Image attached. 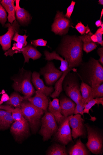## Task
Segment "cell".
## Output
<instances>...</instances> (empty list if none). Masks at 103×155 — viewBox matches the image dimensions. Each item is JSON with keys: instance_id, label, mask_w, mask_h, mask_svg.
Here are the masks:
<instances>
[{"instance_id": "obj_1", "label": "cell", "mask_w": 103, "mask_h": 155, "mask_svg": "<svg viewBox=\"0 0 103 155\" xmlns=\"http://www.w3.org/2000/svg\"><path fill=\"white\" fill-rule=\"evenodd\" d=\"M64 36L56 48L57 52L65 58L69 68L79 67L83 62V42L79 36Z\"/></svg>"}, {"instance_id": "obj_2", "label": "cell", "mask_w": 103, "mask_h": 155, "mask_svg": "<svg viewBox=\"0 0 103 155\" xmlns=\"http://www.w3.org/2000/svg\"><path fill=\"white\" fill-rule=\"evenodd\" d=\"M77 74L82 81L92 88L103 83V67L97 60L91 58L79 66Z\"/></svg>"}, {"instance_id": "obj_3", "label": "cell", "mask_w": 103, "mask_h": 155, "mask_svg": "<svg viewBox=\"0 0 103 155\" xmlns=\"http://www.w3.org/2000/svg\"><path fill=\"white\" fill-rule=\"evenodd\" d=\"M88 141L85 145L91 152L95 155L103 153V133L102 129L89 124H85Z\"/></svg>"}, {"instance_id": "obj_4", "label": "cell", "mask_w": 103, "mask_h": 155, "mask_svg": "<svg viewBox=\"0 0 103 155\" xmlns=\"http://www.w3.org/2000/svg\"><path fill=\"white\" fill-rule=\"evenodd\" d=\"M20 70L18 76L12 78L14 81L12 88L15 91L23 94L26 98L31 97L35 93L31 81L32 73L23 68Z\"/></svg>"}, {"instance_id": "obj_5", "label": "cell", "mask_w": 103, "mask_h": 155, "mask_svg": "<svg viewBox=\"0 0 103 155\" xmlns=\"http://www.w3.org/2000/svg\"><path fill=\"white\" fill-rule=\"evenodd\" d=\"M21 108L24 117L27 121L32 131L34 134H36L41 125V117L44 111L27 101L22 102Z\"/></svg>"}, {"instance_id": "obj_6", "label": "cell", "mask_w": 103, "mask_h": 155, "mask_svg": "<svg viewBox=\"0 0 103 155\" xmlns=\"http://www.w3.org/2000/svg\"><path fill=\"white\" fill-rule=\"evenodd\" d=\"M79 78L77 73L69 72L65 76L63 83V88L66 94L76 104L84 101L80 92Z\"/></svg>"}, {"instance_id": "obj_7", "label": "cell", "mask_w": 103, "mask_h": 155, "mask_svg": "<svg viewBox=\"0 0 103 155\" xmlns=\"http://www.w3.org/2000/svg\"><path fill=\"white\" fill-rule=\"evenodd\" d=\"M41 127L39 134L43 137L44 142L50 139L56 132L58 126L53 115L49 112H47L41 118Z\"/></svg>"}, {"instance_id": "obj_8", "label": "cell", "mask_w": 103, "mask_h": 155, "mask_svg": "<svg viewBox=\"0 0 103 155\" xmlns=\"http://www.w3.org/2000/svg\"><path fill=\"white\" fill-rule=\"evenodd\" d=\"M72 24L71 19L66 17L63 12L58 11L51 26V31L55 35L64 36L68 33L70 27L75 28Z\"/></svg>"}, {"instance_id": "obj_9", "label": "cell", "mask_w": 103, "mask_h": 155, "mask_svg": "<svg viewBox=\"0 0 103 155\" xmlns=\"http://www.w3.org/2000/svg\"><path fill=\"white\" fill-rule=\"evenodd\" d=\"M69 124L71 128L72 137L75 139L79 137L85 138L87 136V132L84 123V120L81 115L78 114L69 116Z\"/></svg>"}, {"instance_id": "obj_10", "label": "cell", "mask_w": 103, "mask_h": 155, "mask_svg": "<svg viewBox=\"0 0 103 155\" xmlns=\"http://www.w3.org/2000/svg\"><path fill=\"white\" fill-rule=\"evenodd\" d=\"M59 124L54 134V140L58 143L65 146L70 143H73L71 130L69 124V116L66 117Z\"/></svg>"}, {"instance_id": "obj_11", "label": "cell", "mask_w": 103, "mask_h": 155, "mask_svg": "<svg viewBox=\"0 0 103 155\" xmlns=\"http://www.w3.org/2000/svg\"><path fill=\"white\" fill-rule=\"evenodd\" d=\"M63 73L57 69L51 61H48L45 67L40 69V73L43 76L46 84L50 86L60 78Z\"/></svg>"}, {"instance_id": "obj_12", "label": "cell", "mask_w": 103, "mask_h": 155, "mask_svg": "<svg viewBox=\"0 0 103 155\" xmlns=\"http://www.w3.org/2000/svg\"><path fill=\"white\" fill-rule=\"evenodd\" d=\"M5 27L8 28V31L5 35L0 36V45L3 50L7 51L11 48V42L13 37L16 32L20 31V25L16 20L12 24L8 23Z\"/></svg>"}, {"instance_id": "obj_13", "label": "cell", "mask_w": 103, "mask_h": 155, "mask_svg": "<svg viewBox=\"0 0 103 155\" xmlns=\"http://www.w3.org/2000/svg\"><path fill=\"white\" fill-rule=\"evenodd\" d=\"M10 131L18 141H20L29 133V125L24 118L20 121H15L12 125Z\"/></svg>"}, {"instance_id": "obj_14", "label": "cell", "mask_w": 103, "mask_h": 155, "mask_svg": "<svg viewBox=\"0 0 103 155\" xmlns=\"http://www.w3.org/2000/svg\"><path fill=\"white\" fill-rule=\"evenodd\" d=\"M19 32H16L14 35L12 40L17 42L13 45V47L6 51L5 54L6 56H13L14 54L21 53L22 49L25 47L27 44L26 40L28 35L25 34L24 35L19 34Z\"/></svg>"}, {"instance_id": "obj_15", "label": "cell", "mask_w": 103, "mask_h": 155, "mask_svg": "<svg viewBox=\"0 0 103 155\" xmlns=\"http://www.w3.org/2000/svg\"><path fill=\"white\" fill-rule=\"evenodd\" d=\"M36 95L34 97L25 98V100L42 109L43 111H47L49 105V100L47 96L41 92L37 91Z\"/></svg>"}, {"instance_id": "obj_16", "label": "cell", "mask_w": 103, "mask_h": 155, "mask_svg": "<svg viewBox=\"0 0 103 155\" xmlns=\"http://www.w3.org/2000/svg\"><path fill=\"white\" fill-rule=\"evenodd\" d=\"M60 103L61 114L63 116L66 117L74 114L76 104L69 97L62 96Z\"/></svg>"}, {"instance_id": "obj_17", "label": "cell", "mask_w": 103, "mask_h": 155, "mask_svg": "<svg viewBox=\"0 0 103 155\" xmlns=\"http://www.w3.org/2000/svg\"><path fill=\"white\" fill-rule=\"evenodd\" d=\"M40 74L36 72H34L32 74V81L37 91L45 94L47 96L51 94L54 91L53 87L46 86L42 80L40 78Z\"/></svg>"}, {"instance_id": "obj_18", "label": "cell", "mask_w": 103, "mask_h": 155, "mask_svg": "<svg viewBox=\"0 0 103 155\" xmlns=\"http://www.w3.org/2000/svg\"><path fill=\"white\" fill-rule=\"evenodd\" d=\"M20 0L15 1V13L18 22L22 25H27L31 21L32 17L28 12L20 5Z\"/></svg>"}, {"instance_id": "obj_19", "label": "cell", "mask_w": 103, "mask_h": 155, "mask_svg": "<svg viewBox=\"0 0 103 155\" xmlns=\"http://www.w3.org/2000/svg\"><path fill=\"white\" fill-rule=\"evenodd\" d=\"M48 108L49 111L54 116L57 123L60 124L65 117L61 114L60 100L56 98H54L52 101L50 99Z\"/></svg>"}, {"instance_id": "obj_20", "label": "cell", "mask_w": 103, "mask_h": 155, "mask_svg": "<svg viewBox=\"0 0 103 155\" xmlns=\"http://www.w3.org/2000/svg\"><path fill=\"white\" fill-rule=\"evenodd\" d=\"M69 155H89L91 154V152L86 145L83 143L79 137L76 143L70 147L67 150Z\"/></svg>"}, {"instance_id": "obj_21", "label": "cell", "mask_w": 103, "mask_h": 155, "mask_svg": "<svg viewBox=\"0 0 103 155\" xmlns=\"http://www.w3.org/2000/svg\"><path fill=\"white\" fill-rule=\"evenodd\" d=\"M21 52L24 56V63H28L29 60L30 59L34 61L39 59L42 56L41 53L31 44H28L23 48Z\"/></svg>"}, {"instance_id": "obj_22", "label": "cell", "mask_w": 103, "mask_h": 155, "mask_svg": "<svg viewBox=\"0 0 103 155\" xmlns=\"http://www.w3.org/2000/svg\"><path fill=\"white\" fill-rule=\"evenodd\" d=\"M14 2L15 1L14 0H3L0 2L8 13L7 18L10 24L16 20Z\"/></svg>"}, {"instance_id": "obj_23", "label": "cell", "mask_w": 103, "mask_h": 155, "mask_svg": "<svg viewBox=\"0 0 103 155\" xmlns=\"http://www.w3.org/2000/svg\"><path fill=\"white\" fill-rule=\"evenodd\" d=\"M8 111L0 109V130L8 129L14 121L11 114Z\"/></svg>"}, {"instance_id": "obj_24", "label": "cell", "mask_w": 103, "mask_h": 155, "mask_svg": "<svg viewBox=\"0 0 103 155\" xmlns=\"http://www.w3.org/2000/svg\"><path fill=\"white\" fill-rule=\"evenodd\" d=\"M44 54L45 56V59L47 61H51L55 60L61 61V65L59 68L63 72L66 71L69 68L67 61L60 57L59 54L56 53L55 51L51 53L46 50L44 51Z\"/></svg>"}, {"instance_id": "obj_25", "label": "cell", "mask_w": 103, "mask_h": 155, "mask_svg": "<svg viewBox=\"0 0 103 155\" xmlns=\"http://www.w3.org/2000/svg\"><path fill=\"white\" fill-rule=\"evenodd\" d=\"M91 31L87 34H85L81 36H79L83 42V50L88 54L96 49L97 45L91 39V37L93 35Z\"/></svg>"}, {"instance_id": "obj_26", "label": "cell", "mask_w": 103, "mask_h": 155, "mask_svg": "<svg viewBox=\"0 0 103 155\" xmlns=\"http://www.w3.org/2000/svg\"><path fill=\"white\" fill-rule=\"evenodd\" d=\"M72 71L73 72H76L77 69L75 68H69L66 71L63 72V74L60 78L55 84V91L51 95V97L53 98L58 97L63 91V83L65 78L67 74L69 72Z\"/></svg>"}, {"instance_id": "obj_27", "label": "cell", "mask_w": 103, "mask_h": 155, "mask_svg": "<svg viewBox=\"0 0 103 155\" xmlns=\"http://www.w3.org/2000/svg\"><path fill=\"white\" fill-rule=\"evenodd\" d=\"M47 155H68L67 150L66 146L60 143L51 145L47 152Z\"/></svg>"}, {"instance_id": "obj_28", "label": "cell", "mask_w": 103, "mask_h": 155, "mask_svg": "<svg viewBox=\"0 0 103 155\" xmlns=\"http://www.w3.org/2000/svg\"><path fill=\"white\" fill-rule=\"evenodd\" d=\"M80 89L82 97L86 104L93 99L92 89L91 86L82 81L80 84Z\"/></svg>"}, {"instance_id": "obj_29", "label": "cell", "mask_w": 103, "mask_h": 155, "mask_svg": "<svg viewBox=\"0 0 103 155\" xmlns=\"http://www.w3.org/2000/svg\"><path fill=\"white\" fill-rule=\"evenodd\" d=\"M25 100V97L21 96L16 92L12 93L9 97V99L6 102L7 105L12 106L16 108L21 107L22 102Z\"/></svg>"}, {"instance_id": "obj_30", "label": "cell", "mask_w": 103, "mask_h": 155, "mask_svg": "<svg viewBox=\"0 0 103 155\" xmlns=\"http://www.w3.org/2000/svg\"><path fill=\"white\" fill-rule=\"evenodd\" d=\"M95 104L99 107L100 104L103 106V97H96L88 102L85 105L83 110L84 114H89L91 109Z\"/></svg>"}, {"instance_id": "obj_31", "label": "cell", "mask_w": 103, "mask_h": 155, "mask_svg": "<svg viewBox=\"0 0 103 155\" xmlns=\"http://www.w3.org/2000/svg\"><path fill=\"white\" fill-rule=\"evenodd\" d=\"M11 115L14 121H21L24 118L22 110L20 108H14L12 111Z\"/></svg>"}, {"instance_id": "obj_32", "label": "cell", "mask_w": 103, "mask_h": 155, "mask_svg": "<svg viewBox=\"0 0 103 155\" xmlns=\"http://www.w3.org/2000/svg\"><path fill=\"white\" fill-rule=\"evenodd\" d=\"M92 88V95L93 98L96 97H103V83L100 85L95 86Z\"/></svg>"}, {"instance_id": "obj_33", "label": "cell", "mask_w": 103, "mask_h": 155, "mask_svg": "<svg viewBox=\"0 0 103 155\" xmlns=\"http://www.w3.org/2000/svg\"><path fill=\"white\" fill-rule=\"evenodd\" d=\"M75 28L82 35L87 34L91 31L88 25L86 26H85L81 22L78 23Z\"/></svg>"}, {"instance_id": "obj_34", "label": "cell", "mask_w": 103, "mask_h": 155, "mask_svg": "<svg viewBox=\"0 0 103 155\" xmlns=\"http://www.w3.org/2000/svg\"><path fill=\"white\" fill-rule=\"evenodd\" d=\"M7 15L6 11L0 3V23L5 26L7 21Z\"/></svg>"}, {"instance_id": "obj_35", "label": "cell", "mask_w": 103, "mask_h": 155, "mask_svg": "<svg viewBox=\"0 0 103 155\" xmlns=\"http://www.w3.org/2000/svg\"><path fill=\"white\" fill-rule=\"evenodd\" d=\"M86 104L84 101L78 102L76 104L74 114H79L84 117L83 110Z\"/></svg>"}, {"instance_id": "obj_36", "label": "cell", "mask_w": 103, "mask_h": 155, "mask_svg": "<svg viewBox=\"0 0 103 155\" xmlns=\"http://www.w3.org/2000/svg\"><path fill=\"white\" fill-rule=\"evenodd\" d=\"M31 45L36 48L38 46L45 47L47 46V41L46 40L40 38L35 40H31Z\"/></svg>"}, {"instance_id": "obj_37", "label": "cell", "mask_w": 103, "mask_h": 155, "mask_svg": "<svg viewBox=\"0 0 103 155\" xmlns=\"http://www.w3.org/2000/svg\"><path fill=\"white\" fill-rule=\"evenodd\" d=\"M103 34V28L100 27L96 32L95 35L97 37V43L101 45L102 47L103 46V41L102 40V35Z\"/></svg>"}, {"instance_id": "obj_38", "label": "cell", "mask_w": 103, "mask_h": 155, "mask_svg": "<svg viewBox=\"0 0 103 155\" xmlns=\"http://www.w3.org/2000/svg\"><path fill=\"white\" fill-rule=\"evenodd\" d=\"M76 2L73 1H72L71 4L69 6L67 9L66 13L65 15L66 17L69 19H70L72 14L74 10Z\"/></svg>"}, {"instance_id": "obj_39", "label": "cell", "mask_w": 103, "mask_h": 155, "mask_svg": "<svg viewBox=\"0 0 103 155\" xmlns=\"http://www.w3.org/2000/svg\"><path fill=\"white\" fill-rule=\"evenodd\" d=\"M97 53L100 56V59L98 60V61L103 65V48L102 47L98 49L97 50Z\"/></svg>"}, {"instance_id": "obj_40", "label": "cell", "mask_w": 103, "mask_h": 155, "mask_svg": "<svg viewBox=\"0 0 103 155\" xmlns=\"http://www.w3.org/2000/svg\"><path fill=\"white\" fill-rule=\"evenodd\" d=\"M2 97L1 101L3 103L8 101L9 99V97L4 90L2 91Z\"/></svg>"}, {"instance_id": "obj_41", "label": "cell", "mask_w": 103, "mask_h": 155, "mask_svg": "<svg viewBox=\"0 0 103 155\" xmlns=\"http://www.w3.org/2000/svg\"><path fill=\"white\" fill-rule=\"evenodd\" d=\"M14 108L12 107L10 105H0V109H3L5 110L8 111L12 113V110L14 109Z\"/></svg>"}, {"instance_id": "obj_42", "label": "cell", "mask_w": 103, "mask_h": 155, "mask_svg": "<svg viewBox=\"0 0 103 155\" xmlns=\"http://www.w3.org/2000/svg\"><path fill=\"white\" fill-rule=\"evenodd\" d=\"M103 24V23L101 21V20L100 19L96 21L95 25L97 27H99L101 26Z\"/></svg>"}, {"instance_id": "obj_43", "label": "cell", "mask_w": 103, "mask_h": 155, "mask_svg": "<svg viewBox=\"0 0 103 155\" xmlns=\"http://www.w3.org/2000/svg\"><path fill=\"white\" fill-rule=\"evenodd\" d=\"M91 39L94 42V43H97V39L96 36L94 34H93L91 37Z\"/></svg>"}, {"instance_id": "obj_44", "label": "cell", "mask_w": 103, "mask_h": 155, "mask_svg": "<svg viewBox=\"0 0 103 155\" xmlns=\"http://www.w3.org/2000/svg\"><path fill=\"white\" fill-rule=\"evenodd\" d=\"M99 4L100 5H103V0H99L98 1Z\"/></svg>"}, {"instance_id": "obj_45", "label": "cell", "mask_w": 103, "mask_h": 155, "mask_svg": "<svg viewBox=\"0 0 103 155\" xmlns=\"http://www.w3.org/2000/svg\"><path fill=\"white\" fill-rule=\"evenodd\" d=\"M103 9H102V11L101 12V16H100V20L101 19V18H102V17L103 16Z\"/></svg>"}, {"instance_id": "obj_46", "label": "cell", "mask_w": 103, "mask_h": 155, "mask_svg": "<svg viewBox=\"0 0 103 155\" xmlns=\"http://www.w3.org/2000/svg\"><path fill=\"white\" fill-rule=\"evenodd\" d=\"M1 100V99H0ZM3 103L1 102V101H0V105H2Z\"/></svg>"}]
</instances>
